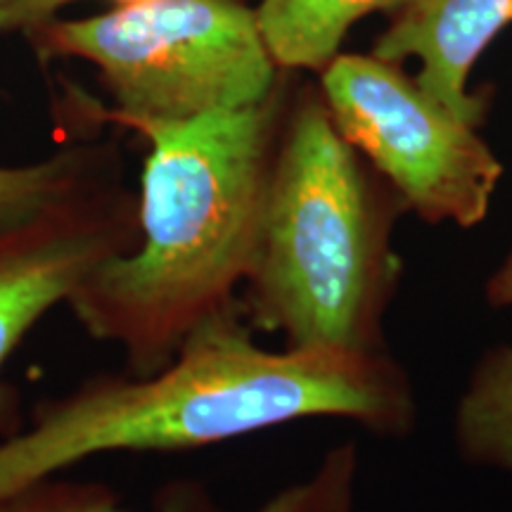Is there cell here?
Listing matches in <instances>:
<instances>
[{
	"instance_id": "6da1fadb",
	"label": "cell",
	"mask_w": 512,
	"mask_h": 512,
	"mask_svg": "<svg viewBox=\"0 0 512 512\" xmlns=\"http://www.w3.org/2000/svg\"><path fill=\"white\" fill-rule=\"evenodd\" d=\"M242 302L195 328L162 368L98 373L38 401L0 439V494L105 453H174L309 418L406 437L418 399L392 351L261 347Z\"/></svg>"
},
{
	"instance_id": "7a4b0ae2",
	"label": "cell",
	"mask_w": 512,
	"mask_h": 512,
	"mask_svg": "<svg viewBox=\"0 0 512 512\" xmlns=\"http://www.w3.org/2000/svg\"><path fill=\"white\" fill-rule=\"evenodd\" d=\"M287 83L195 119H121L147 140L138 242L83 280L67 309L124 370L166 366L195 328L240 299L259 249Z\"/></svg>"
},
{
	"instance_id": "3957f363",
	"label": "cell",
	"mask_w": 512,
	"mask_h": 512,
	"mask_svg": "<svg viewBox=\"0 0 512 512\" xmlns=\"http://www.w3.org/2000/svg\"><path fill=\"white\" fill-rule=\"evenodd\" d=\"M406 204L339 133L318 86L290 93L254 268L240 302L290 349L384 351Z\"/></svg>"
},
{
	"instance_id": "277c9868",
	"label": "cell",
	"mask_w": 512,
	"mask_h": 512,
	"mask_svg": "<svg viewBox=\"0 0 512 512\" xmlns=\"http://www.w3.org/2000/svg\"><path fill=\"white\" fill-rule=\"evenodd\" d=\"M50 57L98 67L114 107L83 100L102 124L183 121L268 98L280 67L256 10L242 0H133L83 19H53L31 31Z\"/></svg>"
},
{
	"instance_id": "5b68a950",
	"label": "cell",
	"mask_w": 512,
	"mask_h": 512,
	"mask_svg": "<svg viewBox=\"0 0 512 512\" xmlns=\"http://www.w3.org/2000/svg\"><path fill=\"white\" fill-rule=\"evenodd\" d=\"M339 133L425 223L475 228L503 164L479 126L458 117L399 62L339 53L318 74Z\"/></svg>"
},
{
	"instance_id": "8992f818",
	"label": "cell",
	"mask_w": 512,
	"mask_h": 512,
	"mask_svg": "<svg viewBox=\"0 0 512 512\" xmlns=\"http://www.w3.org/2000/svg\"><path fill=\"white\" fill-rule=\"evenodd\" d=\"M138 197L110 178L88 183L34 219L0 233V439L27 425L19 387L5 377L31 330L102 264L138 242Z\"/></svg>"
},
{
	"instance_id": "52a82bcc",
	"label": "cell",
	"mask_w": 512,
	"mask_h": 512,
	"mask_svg": "<svg viewBox=\"0 0 512 512\" xmlns=\"http://www.w3.org/2000/svg\"><path fill=\"white\" fill-rule=\"evenodd\" d=\"M373 43V55L418 60L415 79L458 117L482 126L489 98L472 93V69L491 41L512 24V0H399Z\"/></svg>"
},
{
	"instance_id": "ba28073f",
	"label": "cell",
	"mask_w": 512,
	"mask_h": 512,
	"mask_svg": "<svg viewBox=\"0 0 512 512\" xmlns=\"http://www.w3.org/2000/svg\"><path fill=\"white\" fill-rule=\"evenodd\" d=\"M494 311H512V247L484 283ZM456 446L463 460L512 475V347L479 358L456 408Z\"/></svg>"
},
{
	"instance_id": "9c48e42d",
	"label": "cell",
	"mask_w": 512,
	"mask_h": 512,
	"mask_svg": "<svg viewBox=\"0 0 512 512\" xmlns=\"http://www.w3.org/2000/svg\"><path fill=\"white\" fill-rule=\"evenodd\" d=\"M399 0H261L259 27L275 64L285 72L320 74L339 55L356 22L389 12Z\"/></svg>"
},
{
	"instance_id": "30bf717a",
	"label": "cell",
	"mask_w": 512,
	"mask_h": 512,
	"mask_svg": "<svg viewBox=\"0 0 512 512\" xmlns=\"http://www.w3.org/2000/svg\"><path fill=\"white\" fill-rule=\"evenodd\" d=\"M110 152L69 147L41 162L0 164V233L17 228L88 183L105 178Z\"/></svg>"
},
{
	"instance_id": "8fae6325",
	"label": "cell",
	"mask_w": 512,
	"mask_h": 512,
	"mask_svg": "<svg viewBox=\"0 0 512 512\" xmlns=\"http://www.w3.org/2000/svg\"><path fill=\"white\" fill-rule=\"evenodd\" d=\"M0 512H131L105 482L53 475L0 494ZM155 512H223L197 482L166 484L157 494Z\"/></svg>"
},
{
	"instance_id": "7c38bea8",
	"label": "cell",
	"mask_w": 512,
	"mask_h": 512,
	"mask_svg": "<svg viewBox=\"0 0 512 512\" xmlns=\"http://www.w3.org/2000/svg\"><path fill=\"white\" fill-rule=\"evenodd\" d=\"M358 448L354 441L332 446L316 470L287 484L259 512H356Z\"/></svg>"
},
{
	"instance_id": "4fadbf2b",
	"label": "cell",
	"mask_w": 512,
	"mask_h": 512,
	"mask_svg": "<svg viewBox=\"0 0 512 512\" xmlns=\"http://www.w3.org/2000/svg\"><path fill=\"white\" fill-rule=\"evenodd\" d=\"M83 0H3L0 3V34H10V31H31L43 27V24L53 22L64 8ZM112 3H133V0H112Z\"/></svg>"
},
{
	"instance_id": "5bb4252c",
	"label": "cell",
	"mask_w": 512,
	"mask_h": 512,
	"mask_svg": "<svg viewBox=\"0 0 512 512\" xmlns=\"http://www.w3.org/2000/svg\"><path fill=\"white\" fill-rule=\"evenodd\" d=\"M0 3H3V0H0Z\"/></svg>"
}]
</instances>
